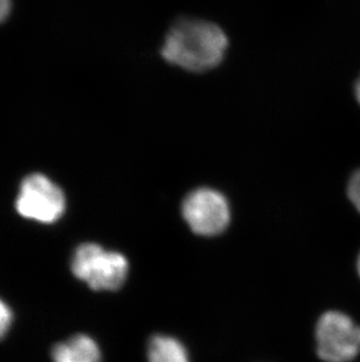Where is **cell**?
Segmentation results:
<instances>
[{
    "mask_svg": "<svg viewBox=\"0 0 360 362\" xmlns=\"http://www.w3.org/2000/svg\"><path fill=\"white\" fill-rule=\"evenodd\" d=\"M227 46V37L217 25L183 19L167 33L162 55L167 62L180 69L205 72L220 64Z\"/></svg>",
    "mask_w": 360,
    "mask_h": 362,
    "instance_id": "cell-1",
    "label": "cell"
},
{
    "mask_svg": "<svg viewBox=\"0 0 360 362\" xmlns=\"http://www.w3.org/2000/svg\"><path fill=\"white\" fill-rule=\"evenodd\" d=\"M72 271L75 277L94 291H116L126 283L129 263L122 253L85 243L74 252Z\"/></svg>",
    "mask_w": 360,
    "mask_h": 362,
    "instance_id": "cell-2",
    "label": "cell"
},
{
    "mask_svg": "<svg viewBox=\"0 0 360 362\" xmlns=\"http://www.w3.org/2000/svg\"><path fill=\"white\" fill-rule=\"evenodd\" d=\"M16 209L24 218L52 224L65 214V194L46 175H28L21 182Z\"/></svg>",
    "mask_w": 360,
    "mask_h": 362,
    "instance_id": "cell-3",
    "label": "cell"
},
{
    "mask_svg": "<svg viewBox=\"0 0 360 362\" xmlns=\"http://www.w3.org/2000/svg\"><path fill=\"white\" fill-rule=\"evenodd\" d=\"M316 345L323 361H352L360 353V326L344 313L326 312L316 325Z\"/></svg>",
    "mask_w": 360,
    "mask_h": 362,
    "instance_id": "cell-4",
    "label": "cell"
},
{
    "mask_svg": "<svg viewBox=\"0 0 360 362\" xmlns=\"http://www.w3.org/2000/svg\"><path fill=\"white\" fill-rule=\"evenodd\" d=\"M181 212L187 226L200 236L224 233L231 219L227 199L211 188H199L188 194L184 199Z\"/></svg>",
    "mask_w": 360,
    "mask_h": 362,
    "instance_id": "cell-5",
    "label": "cell"
},
{
    "mask_svg": "<svg viewBox=\"0 0 360 362\" xmlns=\"http://www.w3.org/2000/svg\"><path fill=\"white\" fill-rule=\"evenodd\" d=\"M53 362H101V351L90 337L74 335L52 351Z\"/></svg>",
    "mask_w": 360,
    "mask_h": 362,
    "instance_id": "cell-6",
    "label": "cell"
},
{
    "mask_svg": "<svg viewBox=\"0 0 360 362\" xmlns=\"http://www.w3.org/2000/svg\"><path fill=\"white\" fill-rule=\"evenodd\" d=\"M148 362H190V356L177 339L155 335L148 346Z\"/></svg>",
    "mask_w": 360,
    "mask_h": 362,
    "instance_id": "cell-7",
    "label": "cell"
},
{
    "mask_svg": "<svg viewBox=\"0 0 360 362\" xmlns=\"http://www.w3.org/2000/svg\"><path fill=\"white\" fill-rule=\"evenodd\" d=\"M12 322H13V313L11 311L10 306L0 299V339H3L6 335Z\"/></svg>",
    "mask_w": 360,
    "mask_h": 362,
    "instance_id": "cell-8",
    "label": "cell"
},
{
    "mask_svg": "<svg viewBox=\"0 0 360 362\" xmlns=\"http://www.w3.org/2000/svg\"><path fill=\"white\" fill-rule=\"evenodd\" d=\"M349 199L354 203V206L360 212V171L356 173L350 180L347 188Z\"/></svg>",
    "mask_w": 360,
    "mask_h": 362,
    "instance_id": "cell-9",
    "label": "cell"
},
{
    "mask_svg": "<svg viewBox=\"0 0 360 362\" xmlns=\"http://www.w3.org/2000/svg\"><path fill=\"white\" fill-rule=\"evenodd\" d=\"M10 0H0V23L7 17V14L10 12Z\"/></svg>",
    "mask_w": 360,
    "mask_h": 362,
    "instance_id": "cell-10",
    "label": "cell"
},
{
    "mask_svg": "<svg viewBox=\"0 0 360 362\" xmlns=\"http://www.w3.org/2000/svg\"><path fill=\"white\" fill-rule=\"evenodd\" d=\"M356 95H357L358 103H360V78L357 81V85H356Z\"/></svg>",
    "mask_w": 360,
    "mask_h": 362,
    "instance_id": "cell-11",
    "label": "cell"
},
{
    "mask_svg": "<svg viewBox=\"0 0 360 362\" xmlns=\"http://www.w3.org/2000/svg\"><path fill=\"white\" fill-rule=\"evenodd\" d=\"M358 272H359L360 274V256L359 259H358Z\"/></svg>",
    "mask_w": 360,
    "mask_h": 362,
    "instance_id": "cell-12",
    "label": "cell"
}]
</instances>
